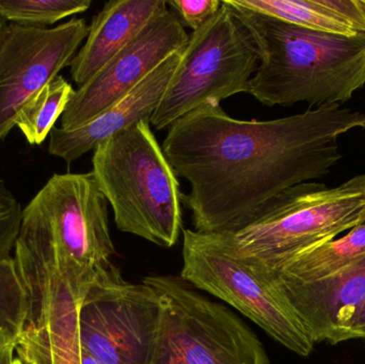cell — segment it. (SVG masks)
Wrapping results in <instances>:
<instances>
[{
	"mask_svg": "<svg viewBox=\"0 0 365 364\" xmlns=\"http://www.w3.org/2000/svg\"><path fill=\"white\" fill-rule=\"evenodd\" d=\"M365 130V113L338 105L257 121L230 117L210 100L169 128L163 151L190 186L182 201L195 231L234 232L283 190L328 175L339 139Z\"/></svg>",
	"mask_w": 365,
	"mask_h": 364,
	"instance_id": "obj_1",
	"label": "cell"
},
{
	"mask_svg": "<svg viewBox=\"0 0 365 364\" xmlns=\"http://www.w3.org/2000/svg\"><path fill=\"white\" fill-rule=\"evenodd\" d=\"M108 201L93 172L53 175L21 212L13 262L28 299L27 324L81 303L115 254Z\"/></svg>",
	"mask_w": 365,
	"mask_h": 364,
	"instance_id": "obj_2",
	"label": "cell"
},
{
	"mask_svg": "<svg viewBox=\"0 0 365 364\" xmlns=\"http://www.w3.org/2000/svg\"><path fill=\"white\" fill-rule=\"evenodd\" d=\"M227 2L259 49V68L248 94L261 104L342 106L364 87L365 33L315 31Z\"/></svg>",
	"mask_w": 365,
	"mask_h": 364,
	"instance_id": "obj_3",
	"label": "cell"
},
{
	"mask_svg": "<svg viewBox=\"0 0 365 364\" xmlns=\"http://www.w3.org/2000/svg\"><path fill=\"white\" fill-rule=\"evenodd\" d=\"M92 172L121 232L164 248L179 241L182 194L173 166L147 120L101 142Z\"/></svg>",
	"mask_w": 365,
	"mask_h": 364,
	"instance_id": "obj_4",
	"label": "cell"
},
{
	"mask_svg": "<svg viewBox=\"0 0 365 364\" xmlns=\"http://www.w3.org/2000/svg\"><path fill=\"white\" fill-rule=\"evenodd\" d=\"M365 207V173L336 187L307 182L283 190L245 226L222 233L236 254L257 269L338 239L358 226Z\"/></svg>",
	"mask_w": 365,
	"mask_h": 364,
	"instance_id": "obj_5",
	"label": "cell"
},
{
	"mask_svg": "<svg viewBox=\"0 0 365 364\" xmlns=\"http://www.w3.org/2000/svg\"><path fill=\"white\" fill-rule=\"evenodd\" d=\"M160 314L145 364H270L255 333L231 310L182 278L149 276Z\"/></svg>",
	"mask_w": 365,
	"mask_h": 364,
	"instance_id": "obj_6",
	"label": "cell"
},
{
	"mask_svg": "<svg viewBox=\"0 0 365 364\" xmlns=\"http://www.w3.org/2000/svg\"><path fill=\"white\" fill-rule=\"evenodd\" d=\"M259 64L252 34L222 0L219 12L189 36L150 123L158 130H165L210 100L220 103L235 94L248 93Z\"/></svg>",
	"mask_w": 365,
	"mask_h": 364,
	"instance_id": "obj_7",
	"label": "cell"
},
{
	"mask_svg": "<svg viewBox=\"0 0 365 364\" xmlns=\"http://www.w3.org/2000/svg\"><path fill=\"white\" fill-rule=\"evenodd\" d=\"M181 278L218 297L261 327L281 345L309 357L315 342L279 291L236 254L227 237L182 231Z\"/></svg>",
	"mask_w": 365,
	"mask_h": 364,
	"instance_id": "obj_8",
	"label": "cell"
},
{
	"mask_svg": "<svg viewBox=\"0 0 365 364\" xmlns=\"http://www.w3.org/2000/svg\"><path fill=\"white\" fill-rule=\"evenodd\" d=\"M158 295L130 284L110 265L96 278L78 310L81 348L101 364H145L158 327Z\"/></svg>",
	"mask_w": 365,
	"mask_h": 364,
	"instance_id": "obj_9",
	"label": "cell"
},
{
	"mask_svg": "<svg viewBox=\"0 0 365 364\" xmlns=\"http://www.w3.org/2000/svg\"><path fill=\"white\" fill-rule=\"evenodd\" d=\"M88 32L83 19L46 29L10 23L0 49V140L26 100L70 66Z\"/></svg>",
	"mask_w": 365,
	"mask_h": 364,
	"instance_id": "obj_10",
	"label": "cell"
},
{
	"mask_svg": "<svg viewBox=\"0 0 365 364\" xmlns=\"http://www.w3.org/2000/svg\"><path fill=\"white\" fill-rule=\"evenodd\" d=\"M189 36L175 11L156 16L125 48L87 83L75 90L60 128L76 130L128 95L150 73L188 43Z\"/></svg>",
	"mask_w": 365,
	"mask_h": 364,
	"instance_id": "obj_11",
	"label": "cell"
},
{
	"mask_svg": "<svg viewBox=\"0 0 365 364\" xmlns=\"http://www.w3.org/2000/svg\"><path fill=\"white\" fill-rule=\"evenodd\" d=\"M317 343L349 341V329L365 305V256L336 275L310 284L269 281Z\"/></svg>",
	"mask_w": 365,
	"mask_h": 364,
	"instance_id": "obj_12",
	"label": "cell"
},
{
	"mask_svg": "<svg viewBox=\"0 0 365 364\" xmlns=\"http://www.w3.org/2000/svg\"><path fill=\"white\" fill-rule=\"evenodd\" d=\"M182 53V49L169 56L128 95L89 123L72 130L53 128L48 136V153L71 164L137 122H150L179 66Z\"/></svg>",
	"mask_w": 365,
	"mask_h": 364,
	"instance_id": "obj_13",
	"label": "cell"
},
{
	"mask_svg": "<svg viewBox=\"0 0 365 364\" xmlns=\"http://www.w3.org/2000/svg\"><path fill=\"white\" fill-rule=\"evenodd\" d=\"M165 0H111L93 17L85 44L70 63L77 85L87 83L125 48L156 16L168 10Z\"/></svg>",
	"mask_w": 365,
	"mask_h": 364,
	"instance_id": "obj_14",
	"label": "cell"
},
{
	"mask_svg": "<svg viewBox=\"0 0 365 364\" xmlns=\"http://www.w3.org/2000/svg\"><path fill=\"white\" fill-rule=\"evenodd\" d=\"M253 12L339 36L365 33V0H234Z\"/></svg>",
	"mask_w": 365,
	"mask_h": 364,
	"instance_id": "obj_15",
	"label": "cell"
},
{
	"mask_svg": "<svg viewBox=\"0 0 365 364\" xmlns=\"http://www.w3.org/2000/svg\"><path fill=\"white\" fill-rule=\"evenodd\" d=\"M364 256L365 224H360L339 239L300 252L274 266H251L268 281L310 284L331 277Z\"/></svg>",
	"mask_w": 365,
	"mask_h": 364,
	"instance_id": "obj_16",
	"label": "cell"
},
{
	"mask_svg": "<svg viewBox=\"0 0 365 364\" xmlns=\"http://www.w3.org/2000/svg\"><path fill=\"white\" fill-rule=\"evenodd\" d=\"M68 301L38 325H26L17 339L15 355L34 364H81L78 310Z\"/></svg>",
	"mask_w": 365,
	"mask_h": 364,
	"instance_id": "obj_17",
	"label": "cell"
},
{
	"mask_svg": "<svg viewBox=\"0 0 365 364\" xmlns=\"http://www.w3.org/2000/svg\"><path fill=\"white\" fill-rule=\"evenodd\" d=\"M74 92L72 85L58 75L26 100L17 113L15 126L30 145L44 142L57 120L63 115Z\"/></svg>",
	"mask_w": 365,
	"mask_h": 364,
	"instance_id": "obj_18",
	"label": "cell"
},
{
	"mask_svg": "<svg viewBox=\"0 0 365 364\" xmlns=\"http://www.w3.org/2000/svg\"><path fill=\"white\" fill-rule=\"evenodd\" d=\"M91 0H0V12L11 24L46 29L57 21L85 12Z\"/></svg>",
	"mask_w": 365,
	"mask_h": 364,
	"instance_id": "obj_19",
	"label": "cell"
},
{
	"mask_svg": "<svg viewBox=\"0 0 365 364\" xmlns=\"http://www.w3.org/2000/svg\"><path fill=\"white\" fill-rule=\"evenodd\" d=\"M28 299L13 259L0 261V333L19 337L27 324Z\"/></svg>",
	"mask_w": 365,
	"mask_h": 364,
	"instance_id": "obj_20",
	"label": "cell"
},
{
	"mask_svg": "<svg viewBox=\"0 0 365 364\" xmlns=\"http://www.w3.org/2000/svg\"><path fill=\"white\" fill-rule=\"evenodd\" d=\"M21 203L0 180V261L12 258L21 218Z\"/></svg>",
	"mask_w": 365,
	"mask_h": 364,
	"instance_id": "obj_21",
	"label": "cell"
},
{
	"mask_svg": "<svg viewBox=\"0 0 365 364\" xmlns=\"http://www.w3.org/2000/svg\"><path fill=\"white\" fill-rule=\"evenodd\" d=\"M167 4L177 12L184 27L197 31L220 10V0H170Z\"/></svg>",
	"mask_w": 365,
	"mask_h": 364,
	"instance_id": "obj_22",
	"label": "cell"
},
{
	"mask_svg": "<svg viewBox=\"0 0 365 364\" xmlns=\"http://www.w3.org/2000/svg\"><path fill=\"white\" fill-rule=\"evenodd\" d=\"M19 337L10 331L0 333V364H12Z\"/></svg>",
	"mask_w": 365,
	"mask_h": 364,
	"instance_id": "obj_23",
	"label": "cell"
},
{
	"mask_svg": "<svg viewBox=\"0 0 365 364\" xmlns=\"http://www.w3.org/2000/svg\"><path fill=\"white\" fill-rule=\"evenodd\" d=\"M349 340H364L365 341V305L358 312L349 329Z\"/></svg>",
	"mask_w": 365,
	"mask_h": 364,
	"instance_id": "obj_24",
	"label": "cell"
},
{
	"mask_svg": "<svg viewBox=\"0 0 365 364\" xmlns=\"http://www.w3.org/2000/svg\"><path fill=\"white\" fill-rule=\"evenodd\" d=\"M9 25H10V23L6 21V17L0 12V49H1L2 44H4V38H6Z\"/></svg>",
	"mask_w": 365,
	"mask_h": 364,
	"instance_id": "obj_25",
	"label": "cell"
},
{
	"mask_svg": "<svg viewBox=\"0 0 365 364\" xmlns=\"http://www.w3.org/2000/svg\"><path fill=\"white\" fill-rule=\"evenodd\" d=\"M81 364H101L81 348Z\"/></svg>",
	"mask_w": 365,
	"mask_h": 364,
	"instance_id": "obj_26",
	"label": "cell"
},
{
	"mask_svg": "<svg viewBox=\"0 0 365 364\" xmlns=\"http://www.w3.org/2000/svg\"><path fill=\"white\" fill-rule=\"evenodd\" d=\"M12 364H34L28 361L27 359L21 358V357L16 356L15 355L14 360H13Z\"/></svg>",
	"mask_w": 365,
	"mask_h": 364,
	"instance_id": "obj_27",
	"label": "cell"
},
{
	"mask_svg": "<svg viewBox=\"0 0 365 364\" xmlns=\"http://www.w3.org/2000/svg\"><path fill=\"white\" fill-rule=\"evenodd\" d=\"M360 224H365V207L360 214L359 220H358V226H360Z\"/></svg>",
	"mask_w": 365,
	"mask_h": 364,
	"instance_id": "obj_28",
	"label": "cell"
}]
</instances>
